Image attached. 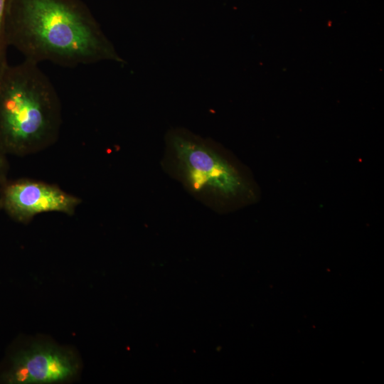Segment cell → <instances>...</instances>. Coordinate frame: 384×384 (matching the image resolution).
<instances>
[{
    "label": "cell",
    "mask_w": 384,
    "mask_h": 384,
    "mask_svg": "<svg viewBox=\"0 0 384 384\" xmlns=\"http://www.w3.org/2000/svg\"><path fill=\"white\" fill-rule=\"evenodd\" d=\"M79 370L78 359L72 351L49 343H36L11 356L0 381L9 384L61 383L74 378Z\"/></svg>",
    "instance_id": "cell-4"
},
{
    "label": "cell",
    "mask_w": 384,
    "mask_h": 384,
    "mask_svg": "<svg viewBox=\"0 0 384 384\" xmlns=\"http://www.w3.org/2000/svg\"><path fill=\"white\" fill-rule=\"evenodd\" d=\"M6 35L9 46L38 64L124 62L82 0H11Z\"/></svg>",
    "instance_id": "cell-1"
},
{
    "label": "cell",
    "mask_w": 384,
    "mask_h": 384,
    "mask_svg": "<svg viewBox=\"0 0 384 384\" xmlns=\"http://www.w3.org/2000/svg\"><path fill=\"white\" fill-rule=\"evenodd\" d=\"M6 156L0 151V182L7 178L9 171V164Z\"/></svg>",
    "instance_id": "cell-7"
},
{
    "label": "cell",
    "mask_w": 384,
    "mask_h": 384,
    "mask_svg": "<svg viewBox=\"0 0 384 384\" xmlns=\"http://www.w3.org/2000/svg\"><path fill=\"white\" fill-rule=\"evenodd\" d=\"M171 142L194 188H209L225 195L235 194L241 188L235 171L210 148L181 133H174Z\"/></svg>",
    "instance_id": "cell-5"
},
{
    "label": "cell",
    "mask_w": 384,
    "mask_h": 384,
    "mask_svg": "<svg viewBox=\"0 0 384 384\" xmlns=\"http://www.w3.org/2000/svg\"><path fill=\"white\" fill-rule=\"evenodd\" d=\"M81 203V198L53 183L28 178L0 182V210L20 223L27 224L43 213L73 215Z\"/></svg>",
    "instance_id": "cell-3"
},
{
    "label": "cell",
    "mask_w": 384,
    "mask_h": 384,
    "mask_svg": "<svg viewBox=\"0 0 384 384\" xmlns=\"http://www.w3.org/2000/svg\"><path fill=\"white\" fill-rule=\"evenodd\" d=\"M11 0H0V73L8 63L6 51L9 47L6 22Z\"/></svg>",
    "instance_id": "cell-6"
},
{
    "label": "cell",
    "mask_w": 384,
    "mask_h": 384,
    "mask_svg": "<svg viewBox=\"0 0 384 384\" xmlns=\"http://www.w3.org/2000/svg\"><path fill=\"white\" fill-rule=\"evenodd\" d=\"M62 105L38 64L24 59L0 73V151L25 156L53 145L61 129Z\"/></svg>",
    "instance_id": "cell-2"
}]
</instances>
